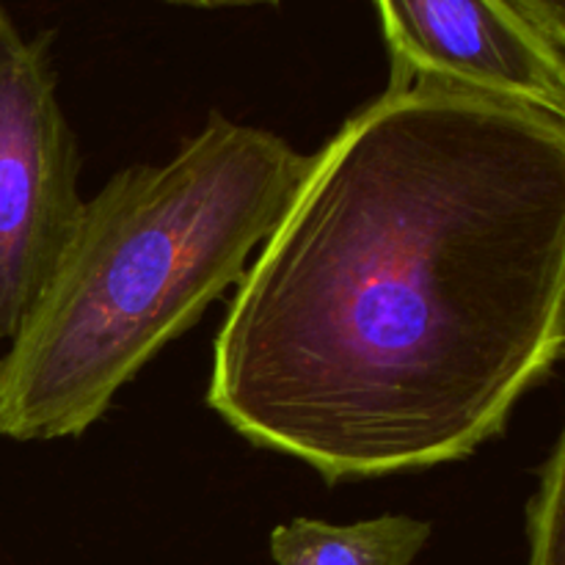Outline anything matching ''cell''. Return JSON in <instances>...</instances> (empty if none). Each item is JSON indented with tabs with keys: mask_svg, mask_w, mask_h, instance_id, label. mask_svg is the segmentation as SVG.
<instances>
[{
	"mask_svg": "<svg viewBox=\"0 0 565 565\" xmlns=\"http://www.w3.org/2000/svg\"><path fill=\"white\" fill-rule=\"evenodd\" d=\"M565 348V116L390 83L237 281L207 406L329 486L463 461Z\"/></svg>",
	"mask_w": 565,
	"mask_h": 565,
	"instance_id": "obj_1",
	"label": "cell"
},
{
	"mask_svg": "<svg viewBox=\"0 0 565 565\" xmlns=\"http://www.w3.org/2000/svg\"><path fill=\"white\" fill-rule=\"evenodd\" d=\"M309 166L276 132L210 110L163 166L83 202L39 301L0 356V436H83L114 397L241 281Z\"/></svg>",
	"mask_w": 565,
	"mask_h": 565,
	"instance_id": "obj_2",
	"label": "cell"
},
{
	"mask_svg": "<svg viewBox=\"0 0 565 565\" xmlns=\"http://www.w3.org/2000/svg\"><path fill=\"white\" fill-rule=\"evenodd\" d=\"M55 86L50 33L25 39L0 6V340L39 301L83 207L81 147Z\"/></svg>",
	"mask_w": 565,
	"mask_h": 565,
	"instance_id": "obj_3",
	"label": "cell"
},
{
	"mask_svg": "<svg viewBox=\"0 0 565 565\" xmlns=\"http://www.w3.org/2000/svg\"><path fill=\"white\" fill-rule=\"evenodd\" d=\"M390 83L439 81L565 116V53L502 0H375Z\"/></svg>",
	"mask_w": 565,
	"mask_h": 565,
	"instance_id": "obj_4",
	"label": "cell"
},
{
	"mask_svg": "<svg viewBox=\"0 0 565 565\" xmlns=\"http://www.w3.org/2000/svg\"><path fill=\"white\" fill-rule=\"evenodd\" d=\"M434 535V524L406 513H386L353 524L292 519L270 533L276 565H414Z\"/></svg>",
	"mask_w": 565,
	"mask_h": 565,
	"instance_id": "obj_5",
	"label": "cell"
},
{
	"mask_svg": "<svg viewBox=\"0 0 565 565\" xmlns=\"http://www.w3.org/2000/svg\"><path fill=\"white\" fill-rule=\"evenodd\" d=\"M535 494L527 502V563L565 565V436L535 469Z\"/></svg>",
	"mask_w": 565,
	"mask_h": 565,
	"instance_id": "obj_6",
	"label": "cell"
},
{
	"mask_svg": "<svg viewBox=\"0 0 565 565\" xmlns=\"http://www.w3.org/2000/svg\"><path fill=\"white\" fill-rule=\"evenodd\" d=\"M544 42L565 53V0H502Z\"/></svg>",
	"mask_w": 565,
	"mask_h": 565,
	"instance_id": "obj_7",
	"label": "cell"
},
{
	"mask_svg": "<svg viewBox=\"0 0 565 565\" xmlns=\"http://www.w3.org/2000/svg\"><path fill=\"white\" fill-rule=\"evenodd\" d=\"M174 6H191V9H246V6H279L281 0H163Z\"/></svg>",
	"mask_w": 565,
	"mask_h": 565,
	"instance_id": "obj_8",
	"label": "cell"
}]
</instances>
